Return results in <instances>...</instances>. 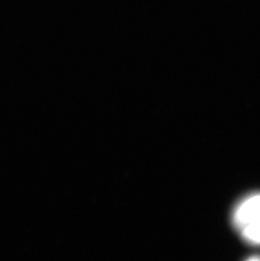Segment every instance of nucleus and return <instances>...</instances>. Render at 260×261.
Instances as JSON below:
<instances>
[{"mask_svg": "<svg viewBox=\"0 0 260 261\" xmlns=\"http://www.w3.org/2000/svg\"><path fill=\"white\" fill-rule=\"evenodd\" d=\"M235 221L242 229L247 227H260V195L249 198L238 207Z\"/></svg>", "mask_w": 260, "mask_h": 261, "instance_id": "obj_1", "label": "nucleus"}, {"mask_svg": "<svg viewBox=\"0 0 260 261\" xmlns=\"http://www.w3.org/2000/svg\"><path fill=\"white\" fill-rule=\"evenodd\" d=\"M242 230L247 240L253 244H260V227H247Z\"/></svg>", "mask_w": 260, "mask_h": 261, "instance_id": "obj_2", "label": "nucleus"}]
</instances>
